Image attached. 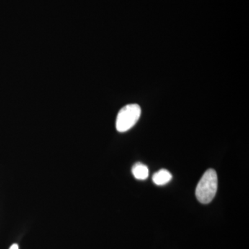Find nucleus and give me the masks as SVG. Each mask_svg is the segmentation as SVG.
Here are the masks:
<instances>
[{"mask_svg": "<svg viewBox=\"0 0 249 249\" xmlns=\"http://www.w3.org/2000/svg\"><path fill=\"white\" fill-rule=\"evenodd\" d=\"M217 175L215 170H206L196 186V195L197 200L203 204L211 203L217 193Z\"/></svg>", "mask_w": 249, "mask_h": 249, "instance_id": "f257e3e1", "label": "nucleus"}, {"mask_svg": "<svg viewBox=\"0 0 249 249\" xmlns=\"http://www.w3.org/2000/svg\"><path fill=\"white\" fill-rule=\"evenodd\" d=\"M142 114V109L137 104H129L124 106L118 113L116 128L118 132H125L134 127Z\"/></svg>", "mask_w": 249, "mask_h": 249, "instance_id": "f03ea898", "label": "nucleus"}, {"mask_svg": "<svg viewBox=\"0 0 249 249\" xmlns=\"http://www.w3.org/2000/svg\"><path fill=\"white\" fill-rule=\"evenodd\" d=\"M173 175L168 170L161 169L154 174L152 181L157 186H163L171 181Z\"/></svg>", "mask_w": 249, "mask_h": 249, "instance_id": "7ed1b4c3", "label": "nucleus"}, {"mask_svg": "<svg viewBox=\"0 0 249 249\" xmlns=\"http://www.w3.org/2000/svg\"><path fill=\"white\" fill-rule=\"evenodd\" d=\"M132 173L133 174L134 178L138 180L146 179L149 176L148 168L140 162L134 165L132 167Z\"/></svg>", "mask_w": 249, "mask_h": 249, "instance_id": "20e7f679", "label": "nucleus"}, {"mask_svg": "<svg viewBox=\"0 0 249 249\" xmlns=\"http://www.w3.org/2000/svg\"><path fill=\"white\" fill-rule=\"evenodd\" d=\"M9 249H19V246L17 244H14V245L11 246Z\"/></svg>", "mask_w": 249, "mask_h": 249, "instance_id": "39448f33", "label": "nucleus"}]
</instances>
